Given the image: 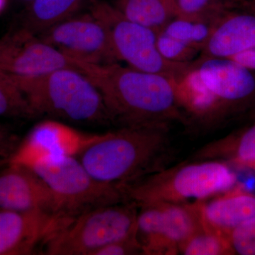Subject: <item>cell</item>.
<instances>
[{"label": "cell", "instance_id": "1", "mask_svg": "<svg viewBox=\"0 0 255 255\" xmlns=\"http://www.w3.org/2000/svg\"><path fill=\"white\" fill-rule=\"evenodd\" d=\"M71 59L75 68L98 89L112 124L120 127L188 125L176 92L174 79L124 67Z\"/></svg>", "mask_w": 255, "mask_h": 255}, {"label": "cell", "instance_id": "2", "mask_svg": "<svg viewBox=\"0 0 255 255\" xmlns=\"http://www.w3.org/2000/svg\"><path fill=\"white\" fill-rule=\"evenodd\" d=\"M174 82L188 125L214 127L255 105V71L228 58L199 56Z\"/></svg>", "mask_w": 255, "mask_h": 255}, {"label": "cell", "instance_id": "3", "mask_svg": "<svg viewBox=\"0 0 255 255\" xmlns=\"http://www.w3.org/2000/svg\"><path fill=\"white\" fill-rule=\"evenodd\" d=\"M169 126L121 127L102 133L76 157L97 181L121 189L163 169L169 150Z\"/></svg>", "mask_w": 255, "mask_h": 255}, {"label": "cell", "instance_id": "4", "mask_svg": "<svg viewBox=\"0 0 255 255\" xmlns=\"http://www.w3.org/2000/svg\"><path fill=\"white\" fill-rule=\"evenodd\" d=\"M11 77L27 101L33 118L46 117L90 125L112 124L100 92L78 69Z\"/></svg>", "mask_w": 255, "mask_h": 255}, {"label": "cell", "instance_id": "5", "mask_svg": "<svg viewBox=\"0 0 255 255\" xmlns=\"http://www.w3.org/2000/svg\"><path fill=\"white\" fill-rule=\"evenodd\" d=\"M237 176L221 160L206 159L162 169L125 184L121 191L126 201L137 208L156 204L201 202L231 190Z\"/></svg>", "mask_w": 255, "mask_h": 255}, {"label": "cell", "instance_id": "6", "mask_svg": "<svg viewBox=\"0 0 255 255\" xmlns=\"http://www.w3.org/2000/svg\"><path fill=\"white\" fill-rule=\"evenodd\" d=\"M137 206L128 201L99 206L70 217L43 248V254L93 255L135 234Z\"/></svg>", "mask_w": 255, "mask_h": 255}, {"label": "cell", "instance_id": "7", "mask_svg": "<svg viewBox=\"0 0 255 255\" xmlns=\"http://www.w3.org/2000/svg\"><path fill=\"white\" fill-rule=\"evenodd\" d=\"M27 167L44 181L65 216L125 201L120 189L97 181L75 156H46Z\"/></svg>", "mask_w": 255, "mask_h": 255}, {"label": "cell", "instance_id": "8", "mask_svg": "<svg viewBox=\"0 0 255 255\" xmlns=\"http://www.w3.org/2000/svg\"><path fill=\"white\" fill-rule=\"evenodd\" d=\"M89 11L105 24L119 61L147 73L159 74L174 80L185 73L189 63L166 60L157 46L153 30L124 16L109 1L87 0Z\"/></svg>", "mask_w": 255, "mask_h": 255}, {"label": "cell", "instance_id": "9", "mask_svg": "<svg viewBox=\"0 0 255 255\" xmlns=\"http://www.w3.org/2000/svg\"><path fill=\"white\" fill-rule=\"evenodd\" d=\"M135 236L143 255H176L201 224L199 202L156 204L140 208Z\"/></svg>", "mask_w": 255, "mask_h": 255}, {"label": "cell", "instance_id": "10", "mask_svg": "<svg viewBox=\"0 0 255 255\" xmlns=\"http://www.w3.org/2000/svg\"><path fill=\"white\" fill-rule=\"evenodd\" d=\"M38 36L72 59L98 65L119 63L107 28L90 11L73 15Z\"/></svg>", "mask_w": 255, "mask_h": 255}, {"label": "cell", "instance_id": "11", "mask_svg": "<svg viewBox=\"0 0 255 255\" xmlns=\"http://www.w3.org/2000/svg\"><path fill=\"white\" fill-rule=\"evenodd\" d=\"M67 68H76L69 57L23 26L0 38V69L10 76H37Z\"/></svg>", "mask_w": 255, "mask_h": 255}, {"label": "cell", "instance_id": "12", "mask_svg": "<svg viewBox=\"0 0 255 255\" xmlns=\"http://www.w3.org/2000/svg\"><path fill=\"white\" fill-rule=\"evenodd\" d=\"M70 216L41 211L0 209V255L43 253V248Z\"/></svg>", "mask_w": 255, "mask_h": 255}, {"label": "cell", "instance_id": "13", "mask_svg": "<svg viewBox=\"0 0 255 255\" xmlns=\"http://www.w3.org/2000/svg\"><path fill=\"white\" fill-rule=\"evenodd\" d=\"M0 209L63 214L44 181L27 166L9 161L0 166Z\"/></svg>", "mask_w": 255, "mask_h": 255}, {"label": "cell", "instance_id": "14", "mask_svg": "<svg viewBox=\"0 0 255 255\" xmlns=\"http://www.w3.org/2000/svg\"><path fill=\"white\" fill-rule=\"evenodd\" d=\"M101 135L78 131L54 121H45L35 126L27 137L20 142L9 162L28 166L46 156L76 157Z\"/></svg>", "mask_w": 255, "mask_h": 255}, {"label": "cell", "instance_id": "15", "mask_svg": "<svg viewBox=\"0 0 255 255\" xmlns=\"http://www.w3.org/2000/svg\"><path fill=\"white\" fill-rule=\"evenodd\" d=\"M255 48V11L236 0L226 4L200 56L230 58Z\"/></svg>", "mask_w": 255, "mask_h": 255}, {"label": "cell", "instance_id": "16", "mask_svg": "<svg viewBox=\"0 0 255 255\" xmlns=\"http://www.w3.org/2000/svg\"><path fill=\"white\" fill-rule=\"evenodd\" d=\"M199 209L204 225L228 236L233 228L255 218V196L229 190L199 202Z\"/></svg>", "mask_w": 255, "mask_h": 255}, {"label": "cell", "instance_id": "17", "mask_svg": "<svg viewBox=\"0 0 255 255\" xmlns=\"http://www.w3.org/2000/svg\"><path fill=\"white\" fill-rule=\"evenodd\" d=\"M121 14L159 33L178 16L176 0H112Z\"/></svg>", "mask_w": 255, "mask_h": 255}, {"label": "cell", "instance_id": "18", "mask_svg": "<svg viewBox=\"0 0 255 255\" xmlns=\"http://www.w3.org/2000/svg\"><path fill=\"white\" fill-rule=\"evenodd\" d=\"M228 3L196 17L177 16L161 32L184 42L201 53L219 23Z\"/></svg>", "mask_w": 255, "mask_h": 255}, {"label": "cell", "instance_id": "19", "mask_svg": "<svg viewBox=\"0 0 255 255\" xmlns=\"http://www.w3.org/2000/svg\"><path fill=\"white\" fill-rule=\"evenodd\" d=\"M195 158L226 159L245 167L255 162V122L238 133L206 145L196 154Z\"/></svg>", "mask_w": 255, "mask_h": 255}, {"label": "cell", "instance_id": "20", "mask_svg": "<svg viewBox=\"0 0 255 255\" xmlns=\"http://www.w3.org/2000/svg\"><path fill=\"white\" fill-rule=\"evenodd\" d=\"M85 0H32L23 15V27L38 35L76 14Z\"/></svg>", "mask_w": 255, "mask_h": 255}, {"label": "cell", "instance_id": "21", "mask_svg": "<svg viewBox=\"0 0 255 255\" xmlns=\"http://www.w3.org/2000/svg\"><path fill=\"white\" fill-rule=\"evenodd\" d=\"M179 253L185 255H226L235 254L227 235L208 227H200L184 241Z\"/></svg>", "mask_w": 255, "mask_h": 255}, {"label": "cell", "instance_id": "22", "mask_svg": "<svg viewBox=\"0 0 255 255\" xmlns=\"http://www.w3.org/2000/svg\"><path fill=\"white\" fill-rule=\"evenodd\" d=\"M0 117L33 118L24 95L9 74L0 69Z\"/></svg>", "mask_w": 255, "mask_h": 255}, {"label": "cell", "instance_id": "23", "mask_svg": "<svg viewBox=\"0 0 255 255\" xmlns=\"http://www.w3.org/2000/svg\"><path fill=\"white\" fill-rule=\"evenodd\" d=\"M157 46L160 54L166 60L174 63H191L201 55L199 50L163 32L157 35Z\"/></svg>", "mask_w": 255, "mask_h": 255}, {"label": "cell", "instance_id": "24", "mask_svg": "<svg viewBox=\"0 0 255 255\" xmlns=\"http://www.w3.org/2000/svg\"><path fill=\"white\" fill-rule=\"evenodd\" d=\"M228 237L235 254L255 255V218L233 228Z\"/></svg>", "mask_w": 255, "mask_h": 255}, {"label": "cell", "instance_id": "25", "mask_svg": "<svg viewBox=\"0 0 255 255\" xmlns=\"http://www.w3.org/2000/svg\"><path fill=\"white\" fill-rule=\"evenodd\" d=\"M232 0H176L177 16L196 17L206 14Z\"/></svg>", "mask_w": 255, "mask_h": 255}, {"label": "cell", "instance_id": "26", "mask_svg": "<svg viewBox=\"0 0 255 255\" xmlns=\"http://www.w3.org/2000/svg\"><path fill=\"white\" fill-rule=\"evenodd\" d=\"M143 255L136 236L114 242L96 251L93 255Z\"/></svg>", "mask_w": 255, "mask_h": 255}, {"label": "cell", "instance_id": "27", "mask_svg": "<svg viewBox=\"0 0 255 255\" xmlns=\"http://www.w3.org/2000/svg\"><path fill=\"white\" fill-rule=\"evenodd\" d=\"M20 142L16 135L0 124V166L9 162Z\"/></svg>", "mask_w": 255, "mask_h": 255}, {"label": "cell", "instance_id": "28", "mask_svg": "<svg viewBox=\"0 0 255 255\" xmlns=\"http://www.w3.org/2000/svg\"><path fill=\"white\" fill-rule=\"evenodd\" d=\"M243 66L255 71V48L247 50L230 58Z\"/></svg>", "mask_w": 255, "mask_h": 255}, {"label": "cell", "instance_id": "29", "mask_svg": "<svg viewBox=\"0 0 255 255\" xmlns=\"http://www.w3.org/2000/svg\"><path fill=\"white\" fill-rule=\"evenodd\" d=\"M236 1L255 11V0H236Z\"/></svg>", "mask_w": 255, "mask_h": 255}, {"label": "cell", "instance_id": "30", "mask_svg": "<svg viewBox=\"0 0 255 255\" xmlns=\"http://www.w3.org/2000/svg\"><path fill=\"white\" fill-rule=\"evenodd\" d=\"M6 0H0V11L4 8Z\"/></svg>", "mask_w": 255, "mask_h": 255}, {"label": "cell", "instance_id": "31", "mask_svg": "<svg viewBox=\"0 0 255 255\" xmlns=\"http://www.w3.org/2000/svg\"><path fill=\"white\" fill-rule=\"evenodd\" d=\"M246 167H249V168H251L254 169L255 171V162H252V163L248 164Z\"/></svg>", "mask_w": 255, "mask_h": 255}, {"label": "cell", "instance_id": "32", "mask_svg": "<svg viewBox=\"0 0 255 255\" xmlns=\"http://www.w3.org/2000/svg\"><path fill=\"white\" fill-rule=\"evenodd\" d=\"M19 1H22L25 4H28L32 1V0H19Z\"/></svg>", "mask_w": 255, "mask_h": 255}, {"label": "cell", "instance_id": "33", "mask_svg": "<svg viewBox=\"0 0 255 255\" xmlns=\"http://www.w3.org/2000/svg\"></svg>", "mask_w": 255, "mask_h": 255}]
</instances>
